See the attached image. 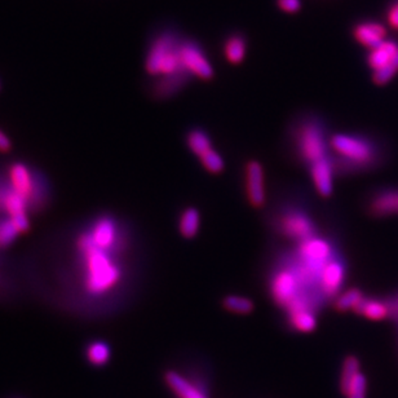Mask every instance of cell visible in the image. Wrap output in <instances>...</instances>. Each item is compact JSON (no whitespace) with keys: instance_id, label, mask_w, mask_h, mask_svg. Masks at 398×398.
Masks as SVG:
<instances>
[{"instance_id":"1","label":"cell","mask_w":398,"mask_h":398,"mask_svg":"<svg viewBox=\"0 0 398 398\" xmlns=\"http://www.w3.org/2000/svg\"><path fill=\"white\" fill-rule=\"evenodd\" d=\"M130 237L113 215L103 214L72 230L51 264V296L81 317L105 314L128 282Z\"/></svg>"},{"instance_id":"2","label":"cell","mask_w":398,"mask_h":398,"mask_svg":"<svg viewBox=\"0 0 398 398\" xmlns=\"http://www.w3.org/2000/svg\"><path fill=\"white\" fill-rule=\"evenodd\" d=\"M4 175L18 195L26 202L30 214L45 211L51 203V186L45 174L26 162L9 163Z\"/></svg>"},{"instance_id":"3","label":"cell","mask_w":398,"mask_h":398,"mask_svg":"<svg viewBox=\"0 0 398 398\" xmlns=\"http://www.w3.org/2000/svg\"><path fill=\"white\" fill-rule=\"evenodd\" d=\"M183 34L174 26H166L152 38L149 45L145 67L149 74L158 76L162 64L178 50Z\"/></svg>"},{"instance_id":"4","label":"cell","mask_w":398,"mask_h":398,"mask_svg":"<svg viewBox=\"0 0 398 398\" xmlns=\"http://www.w3.org/2000/svg\"><path fill=\"white\" fill-rule=\"evenodd\" d=\"M331 147L352 167H366L375 161V148L365 137L336 135L331 139Z\"/></svg>"},{"instance_id":"5","label":"cell","mask_w":398,"mask_h":398,"mask_svg":"<svg viewBox=\"0 0 398 398\" xmlns=\"http://www.w3.org/2000/svg\"><path fill=\"white\" fill-rule=\"evenodd\" d=\"M180 59L183 67L192 76H197L203 81L214 78V67L198 40L183 37L180 42Z\"/></svg>"},{"instance_id":"6","label":"cell","mask_w":398,"mask_h":398,"mask_svg":"<svg viewBox=\"0 0 398 398\" xmlns=\"http://www.w3.org/2000/svg\"><path fill=\"white\" fill-rule=\"evenodd\" d=\"M296 147L302 159L309 164L327 157L324 128L314 120L305 122L297 130Z\"/></svg>"},{"instance_id":"7","label":"cell","mask_w":398,"mask_h":398,"mask_svg":"<svg viewBox=\"0 0 398 398\" xmlns=\"http://www.w3.org/2000/svg\"><path fill=\"white\" fill-rule=\"evenodd\" d=\"M302 282L299 280L295 268H290V269H282L274 274L271 285V292L273 296L274 302L283 308H288L290 304L300 299L314 310V307L302 295Z\"/></svg>"},{"instance_id":"8","label":"cell","mask_w":398,"mask_h":398,"mask_svg":"<svg viewBox=\"0 0 398 398\" xmlns=\"http://www.w3.org/2000/svg\"><path fill=\"white\" fill-rule=\"evenodd\" d=\"M278 229L283 236L300 244L314 238L316 234L314 222L310 220L308 215L297 210H290L282 215L278 220Z\"/></svg>"},{"instance_id":"9","label":"cell","mask_w":398,"mask_h":398,"mask_svg":"<svg viewBox=\"0 0 398 398\" xmlns=\"http://www.w3.org/2000/svg\"><path fill=\"white\" fill-rule=\"evenodd\" d=\"M163 380L177 398H210L205 384L189 379L175 370L164 371Z\"/></svg>"},{"instance_id":"10","label":"cell","mask_w":398,"mask_h":398,"mask_svg":"<svg viewBox=\"0 0 398 398\" xmlns=\"http://www.w3.org/2000/svg\"><path fill=\"white\" fill-rule=\"evenodd\" d=\"M246 188L251 206L260 208L266 203L264 170L260 163L251 161L246 166Z\"/></svg>"},{"instance_id":"11","label":"cell","mask_w":398,"mask_h":398,"mask_svg":"<svg viewBox=\"0 0 398 398\" xmlns=\"http://www.w3.org/2000/svg\"><path fill=\"white\" fill-rule=\"evenodd\" d=\"M352 34L360 45L373 50L377 45H382L384 40H387L388 30L382 23L366 20L354 23Z\"/></svg>"},{"instance_id":"12","label":"cell","mask_w":398,"mask_h":398,"mask_svg":"<svg viewBox=\"0 0 398 398\" xmlns=\"http://www.w3.org/2000/svg\"><path fill=\"white\" fill-rule=\"evenodd\" d=\"M346 277V266L339 258H331L321 274V292L324 297H334L339 292Z\"/></svg>"},{"instance_id":"13","label":"cell","mask_w":398,"mask_h":398,"mask_svg":"<svg viewBox=\"0 0 398 398\" xmlns=\"http://www.w3.org/2000/svg\"><path fill=\"white\" fill-rule=\"evenodd\" d=\"M335 163L330 158L324 157L317 162L310 164V174L317 192L327 198L332 194V175H334Z\"/></svg>"},{"instance_id":"14","label":"cell","mask_w":398,"mask_h":398,"mask_svg":"<svg viewBox=\"0 0 398 398\" xmlns=\"http://www.w3.org/2000/svg\"><path fill=\"white\" fill-rule=\"evenodd\" d=\"M249 40L242 31H230L222 40V53L229 64L239 65L247 53Z\"/></svg>"},{"instance_id":"15","label":"cell","mask_w":398,"mask_h":398,"mask_svg":"<svg viewBox=\"0 0 398 398\" xmlns=\"http://www.w3.org/2000/svg\"><path fill=\"white\" fill-rule=\"evenodd\" d=\"M370 212L377 216H390L398 212V191H384L377 193L370 203Z\"/></svg>"},{"instance_id":"16","label":"cell","mask_w":398,"mask_h":398,"mask_svg":"<svg viewBox=\"0 0 398 398\" xmlns=\"http://www.w3.org/2000/svg\"><path fill=\"white\" fill-rule=\"evenodd\" d=\"M398 53V45L394 40H384L382 45L370 50L368 56L369 67L376 72L390 64Z\"/></svg>"},{"instance_id":"17","label":"cell","mask_w":398,"mask_h":398,"mask_svg":"<svg viewBox=\"0 0 398 398\" xmlns=\"http://www.w3.org/2000/svg\"><path fill=\"white\" fill-rule=\"evenodd\" d=\"M192 75L188 73H178L170 76H161V79L155 83L154 95L159 98L170 97L175 95L189 81Z\"/></svg>"},{"instance_id":"18","label":"cell","mask_w":398,"mask_h":398,"mask_svg":"<svg viewBox=\"0 0 398 398\" xmlns=\"http://www.w3.org/2000/svg\"><path fill=\"white\" fill-rule=\"evenodd\" d=\"M84 356L89 365L95 368H103L110 361L111 348L109 343L103 340H93L86 344Z\"/></svg>"},{"instance_id":"19","label":"cell","mask_w":398,"mask_h":398,"mask_svg":"<svg viewBox=\"0 0 398 398\" xmlns=\"http://www.w3.org/2000/svg\"><path fill=\"white\" fill-rule=\"evenodd\" d=\"M354 313L369 318L371 321H383L391 316L392 308L387 302L365 297L354 309Z\"/></svg>"},{"instance_id":"20","label":"cell","mask_w":398,"mask_h":398,"mask_svg":"<svg viewBox=\"0 0 398 398\" xmlns=\"http://www.w3.org/2000/svg\"><path fill=\"white\" fill-rule=\"evenodd\" d=\"M288 324L297 332L308 334L314 331L317 326V318L314 312L310 309L294 310L288 313Z\"/></svg>"},{"instance_id":"21","label":"cell","mask_w":398,"mask_h":398,"mask_svg":"<svg viewBox=\"0 0 398 398\" xmlns=\"http://www.w3.org/2000/svg\"><path fill=\"white\" fill-rule=\"evenodd\" d=\"M361 373V362L356 356H347L341 365L339 377V388L341 394L344 396L351 383L356 379V376Z\"/></svg>"},{"instance_id":"22","label":"cell","mask_w":398,"mask_h":398,"mask_svg":"<svg viewBox=\"0 0 398 398\" xmlns=\"http://www.w3.org/2000/svg\"><path fill=\"white\" fill-rule=\"evenodd\" d=\"M20 234L21 233L18 232L13 220L7 215H0V251H4L15 244Z\"/></svg>"},{"instance_id":"23","label":"cell","mask_w":398,"mask_h":398,"mask_svg":"<svg viewBox=\"0 0 398 398\" xmlns=\"http://www.w3.org/2000/svg\"><path fill=\"white\" fill-rule=\"evenodd\" d=\"M365 299V296L362 294L361 290L358 288H351L346 292H343L341 295L335 300V309L343 313L348 310H353L360 305V302Z\"/></svg>"},{"instance_id":"24","label":"cell","mask_w":398,"mask_h":398,"mask_svg":"<svg viewBox=\"0 0 398 398\" xmlns=\"http://www.w3.org/2000/svg\"><path fill=\"white\" fill-rule=\"evenodd\" d=\"M199 214L195 208L185 210L180 219V233L185 238H193L198 233Z\"/></svg>"},{"instance_id":"25","label":"cell","mask_w":398,"mask_h":398,"mask_svg":"<svg viewBox=\"0 0 398 398\" xmlns=\"http://www.w3.org/2000/svg\"><path fill=\"white\" fill-rule=\"evenodd\" d=\"M188 145H189V148L193 153L198 155L199 158L207 153L208 150L212 149L208 136L203 131H199V130H194L188 135Z\"/></svg>"},{"instance_id":"26","label":"cell","mask_w":398,"mask_h":398,"mask_svg":"<svg viewBox=\"0 0 398 398\" xmlns=\"http://www.w3.org/2000/svg\"><path fill=\"white\" fill-rule=\"evenodd\" d=\"M222 305L225 309L236 314H249L254 310V302L242 296H227L222 302Z\"/></svg>"},{"instance_id":"27","label":"cell","mask_w":398,"mask_h":398,"mask_svg":"<svg viewBox=\"0 0 398 398\" xmlns=\"http://www.w3.org/2000/svg\"><path fill=\"white\" fill-rule=\"evenodd\" d=\"M398 73V53L394 56V59H392L390 64H387L385 67L374 72L373 79L374 83L377 86H383L385 83L391 81L392 78Z\"/></svg>"},{"instance_id":"28","label":"cell","mask_w":398,"mask_h":398,"mask_svg":"<svg viewBox=\"0 0 398 398\" xmlns=\"http://www.w3.org/2000/svg\"><path fill=\"white\" fill-rule=\"evenodd\" d=\"M366 393H368V379L360 373L351 383L344 396L347 398H366Z\"/></svg>"},{"instance_id":"29","label":"cell","mask_w":398,"mask_h":398,"mask_svg":"<svg viewBox=\"0 0 398 398\" xmlns=\"http://www.w3.org/2000/svg\"><path fill=\"white\" fill-rule=\"evenodd\" d=\"M200 161L203 163L205 169L210 172H212V174H219L224 170V162H222V157L212 149L202 155Z\"/></svg>"},{"instance_id":"30","label":"cell","mask_w":398,"mask_h":398,"mask_svg":"<svg viewBox=\"0 0 398 398\" xmlns=\"http://www.w3.org/2000/svg\"><path fill=\"white\" fill-rule=\"evenodd\" d=\"M275 4L282 12H286L290 15L300 12L302 7V0H275Z\"/></svg>"},{"instance_id":"31","label":"cell","mask_w":398,"mask_h":398,"mask_svg":"<svg viewBox=\"0 0 398 398\" xmlns=\"http://www.w3.org/2000/svg\"><path fill=\"white\" fill-rule=\"evenodd\" d=\"M387 23L392 29L398 30V0L387 8Z\"/></svg>"},{"instance_id":"32","label":"cell","mask_w":398,"mask_h":398,"mask_svg":"<svg viewBox=\"0 0 398 398\" xmlns=\"http://www.w3.org/2000/svg\"><path fill=\"white\" fill-rule=\"evenodd\" d=\"M11 285H9V280H8L7 275H6V271L3 268V263L0 260V296L6 295L8 294L11 290Z\"/></svg>"},{"instance_id":"33","label":"cell","mask_w":398,"mask_h":398,"mask_svg":"<svg viewBox=\"0 0 398 398\" xmlns=\"http://www.w3.org/2000/svg\"><path fill=\"white\" fill-rule=\"evenodd\" d=\"M12 150V141L0 130V153H9Z\"/></svg>"},{"instance_id":"34","label":"cell","mask_w":398,"mask_h":398,"mask_svg":"<svg viewBox=\"0 0 398 398\" xmlns=\"http://www.w3.org/2000/svg\"><path fill=\"white\" fill-rule=\"evenodd\" d=\"M0 87H1V84H0Z\"/></svg>"},{"instance_id":"35","label":"cell","mask_w":398,"mask_h":398,"mask_svg":"<svg viewBox=\"0 0 398 398\" xmlns=\"http://www.w3.org/2000/svg\"><path fill=\"white\" fill-rule=\"evenodd\" d=\"M397 304H398V302H397Z\"/></svg>"},{"instance_id":"36","label":"cell","mask_w":398,"mask_h":398,"mask_svg":"<svg viewBox=\"0 0 398 398\" xmlns=\"http://www.w3.org/2000/svg\"><path fill=\"white\" fill-rule=\"evenodd\" d=\"M0 215H1V214H0Z\"/></svg>"}]
</instances>
